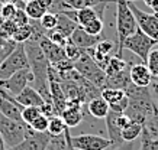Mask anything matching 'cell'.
Here are the masks:
<instances>
[{
  "label": "cell",
  "mask_w": 158,
  "mask_h": 150,
  "mask_svg": "<svg viewBox=\"0 0 158 150\" xmlns=\"http://www.w3.org/2000/svg\"><path fill=\"white\" fill-rule=\"evenodd\" d=\"M45 36L51 40V42H54V44H57V45H60V46H65V45L68 44V40L70 39L65 36L64 33H61L60 30H57V29H52V30H48V32H45Z\"/></svg>",
  "instance_id": "35"
},
{
  "label": "cell",
  "mask_w": 158,
  "mask_h": 150,
  "mask_svg": "<svg viewBox=\"0 0 158 150\" xmlns=\"http://www.w3.org/2000/svg\"><path fill=\"white\" fill-rule=\"evenodd\" d=\"M60 84H61V88L64 94H65V98L67 101H78V102H86V97H84V92L80 88V85L74 81V79H70V78H60Z\"/></svg>",
  "instance_id": "18"
},
{
  "label": "cell",
  "mask_w": 158,
  "mask_h": 150,
  "mask_svg": "<svg viewBox=\"0 0 158 150\" xmlns=\"http://www.w3.org/2000/svg\"><path fill=\"white\" fill-rule=\"evenodd\" d=\"M93 48L96 49L97 52L103 53V55H109V53L113 51V48H115V44H113L112 40H109V39H102Z\"/></svg>",
  "instance_id": "38"
},
{
  "label": "cell",
  "mask_w": 158,
  "mask_h": 150,
  "mask_svg": "<svg viewBox=\"0 0 158 150\" xmlns=\"http://www.w3.org/2000/svg\"><path fill=\"white\" fill-rule=\"evenodd\" d=\"M49 139H51V136L47 131L39 133V131H35L29 127L23 140L16 146L9 147L7 150H47Z\"/></svg>",
  "instance_id": "11"
},
{
  "label": "cell",
  "mask_w": 158,
  "mask_h": 150,
  "mask_svg": "<svg viewBox=\"0 0 158 150\" xmlns=\"http://www.w3.org/2000/svg\"><path fill=\"white\" fill-rule=\"evenodd\" d=\"M81 28L86 30L89 35L100 36L102 32H103V28H105V23H103V19H102V17H96L94 20H91L90 23H87L86 26H81Z\"/></svg>",
  "instance_id": "33"
},
{
  "label": "cell",
  "mask_w": 158,
  "mask_h": 150,
  "mask_svg": "<svg viewBox=\"0 0 158 150\" xmlns=\"http://www.w3.org/2000/svg\"><path fill=\"white\" fill-rule=\"evenodd\" d=\"M32 81H34V75L31 72V69L25 68V69H20L18 72H15L13 75H10L9 78L0 81V87L5 91H7L9 95H12L15 98L23 88L31 85Z\"/></svg>",
  "instance_id": "9"
},
{
  "label": "cell",
  "mask_w": 158,
  "mask_h": 150,
  "mask_svg": "<svg viewBox=\"0 0 158 150\" xmlns=\"http://www.w3.org/2000/svg\"><path fill=\"white\" fill-rule=\"evenodd\" d=\"M123 91L129 100L125 114L129 117V120L138 121L145 126V123L157 108V104L154 102V98L151 95V90L148 87H136L135 84L131 83Z\"/></svg>",
  "instance_id": "1"
},
{
  "label": "cell",
  "mask_w": 158,
  "mask_h": 150,
  "mask_svg": "<svg viewBox=\"0 0 158 150\" xmlns=\"http://www.w3.org/2000/svg\"><path fill=\"white\" fill-rule=\"evenodd\" d=\"M71 144L76 150H107L112 141L97 134H80L71 137Z\"/></svg>",
  "instance_id": "12"
},
{
  "label": "cell",
  "mask_w": 158,
  "mask_h": 150,
  "mask_svg": "<svg viewBox=\"0 0 158 150\" xmlns=\"http://www.w3.org/2000/svg\"><path fill=\"white\" fill-rule=\"evenodd\" d=\"M23 2H26V3H28V2H31V0H23Z\"/></svg>",
  "instance_id": "50"
},
{
  "label": "cell",
  "mask_w": 158,
  "mask_h": 150,
  "mask_svg": "<svg viewBox=\"0 0 158 150\" xmlns=\"http://www.w3.org/2000/svg\"><path fill=\"white\" fill-rule=\"evenodd\" d=\"M61 118L68 129L78 127L83 121V102L67 101V107L61 113Z\"/></svg>",
  "instance_id": "14"
},
{
  "label": "cell",
  "mask_w": 158,
  "mask_h": 150,
  "mask_svg": "<svg viewBox=\"0 0 158 150\" xmlns=\"http://www.w3.org/2000/svg\"><path fill=\"white\" fill-rule=\"evenodd\" d=\"M16 10H18V7H16V5L15 3H7L6 2L5 5L0 7V15H2V17L3 19H12L13 17V15L16 13Z\"/></svg>",
  "instance_id": "39"
},
{
  "label": "cell",
  "mask_w": 158,
  "mask_h": 150,
  "mask_svg": "<svg viewBox=\"0 0 158 150\" xmlns=\"http://www.w3.org/2000/svg\"><path fill=\"white\" fill-rule=\"evenodd\" d=\"M68 39H70V42H73L76 46H78V48L83 49V51H86V49H89V48H93V46H94L99 40H102L103 38H102V36L89 35L81 26H77Z\"/></svg>",
  "instance_id": "17"
},
{
  "label": "cell",
  "mask_w": 158,
  "mask_h": 150,
  "mask_svg": "<svg viewBox=\"0 0 158 150\" xmlns=\"http://www.w3.org/2000/svg\"><path fill=\"white\" fill-rule=\"evenodd\" d=\"M38 2L41 3V6H42L45 10H49L54 5V0H38Z\"/></svg>",
  "instance_id": "44"
},
{
  "label": "cell",
  "mask_w": 158,
  "mask_h": 150,
  "mask_svg": "<svg viewBox=\"0 0 158 150\" xmlns=\"http://www.w3.org/2000/svg\"><path fill=\"white\" fill-rule=\"evenodd\" d=\"M28 129L29 126L25 124L23 121L9 118L0 113V136H2L7 149L12 146H16L23 140L26 133H28Z\"/></svg>",
  "instance_id": "4"
},
{
  "label": "cell",
  "mask_w": 158,
  "mask_h": 150,
  "mask_svg": "<svg viewBox=\"0 0 158 150\" xmlns=\"http://www.w3.org/2000/svg\"><path fill=\"white\" fill-rule=\"evenodd\" d=\"M128 102H129V100H128L126 94H125V97H122L120 100H118V101L109 104V108L112 111H116V113H125L126 107H128Z\"/></svg>",
  "instance_id": "40"
},
{
  "label": "cell",
  "mask_w": 158,
  "mask_h": 150,
  "mask_svg": "<svg viewBox=\"0 0 158 150\" xmlns=\"http://www.w3.org/2000/svg\"><path fill=\"white\" fill-rule=\"evenodd\" d=\"M134 149V141H123L119 146H113L112 150H132Z\"/></svg>",
  "instance_id": "42"
},
{
  "label": "cell",
  "mask_w": 158,
  "mask_h": 150,
  "mask_svg": "<svg viewBox=\"0 0 158 150\" xmlns=\"http://www.w3.org/2000/svg\"><path fill=\"white\" fill-rule=\"evenodd\" d=\"M39 114H42V110L39 107H23L22 113H20V117H22V121H23L25 124L29 126Z\"/></svg>",
  "instance_id": "32"
},
{
  "label": "cell",
  "mask_w": 158,
  "mask_h": 150,
  "mask_svg": "<svg viewBox=\"0 0 158 150\" xmlns=\"http://www.w3.org/2000/svg\"><path fill=\"white\" fill-rule=\"evenodd\" d=\"M32 35H34V28L28 23L23 26H18V29L15 30V33L12 36H13V40L16 44H23L28 39H31Z\"/></svg>",
  "instance_id": "27"
},
{
  "label": "cell",
  "mask_w": 158,
  "mask_h": 150,
  "mask_svg": "<svg viewBox=\"0 0 158 150\" xmlns=\"http://www.w3.org/2000/svg\"><path fill=\"white\" fill-rule=\"evenodd\" d=\"M67 126L64 120L61 118V116H52L49 117V121H48V129H47V133L49 136H60L65 131Z\"/></svg>",
  "instance_id": "26"
},
{
  "label": "cell",
  "mask_w": 158,
  "mask_h": 150,
  "mask_svg": "<svg viewBox=\"0 0 158 150\" xmlns=\"http://www.w3.org/2000/svg\"><path fill=\"white\" fill-rule=\"evenodd\" d=\"M0 150H7V147H6L5 141H3V139H2V136H0Z\"/></svg>",
  "instance_id": "46"
},
{
  "label": "cell",
  "mask_w": 158,
  "mask_h": 150,
  "mask_svg": "<svg viewBox=\"0 0 158 150\" xmlns=\"http://www.w3.org/2000/svg\"><path fill=\"white\" fill-rule=\"evenodd\" d=\"M109 2H116V0H64V3L68 9L80 10L84 7H93L100 3H109Z\"/></svg>",
  "instance_id": "24"
},
{
  "label": "cell",
  "mask_w": 158,
  "mask_h": 150,
  "mask_svg": "<svg viewBox=\"0 0 158 150\" xmlns=\"http://www.w3.org/2000/svg\"><path fill=\"white\" fill-rule=\"evenodd\" d=\"M131 84V78H129V69L126 68L123 71L115 74V75H110L106 78V87L105 88H118V90H125Z\"/></svg>",
  "instance_id": "20"
},
{
  "label": "cell",
  "mask_w": 158,
  "mask_h": 150,
  "mask_svg": "<svg viewBox=\"0 0 158 150\" xmlns=\"http://www.w3.org/2000/svg\"><path fill=\"white\" fill-rule=\"evenodd\" d=\"M45 12H48V10L44 9L38 0H31V2H28L25 5V13L28 15L29 19H32V20H39L44 16Z\"/></svg>",
  "instance_id": "25"
},
{
  "label": "cell",
  "mask_w": 158,
  "mask_h": 150,
  "mask_svg": "<svg viewBox=\"0 0 158 150\" xmlns=\"http://www.w3.org/2000/svg\"><path fill=\"white\" fill-rule=\"evenodd\" d=\"M48 121H49V117L45 116V114H39L36 118H35L31 124H29V127L32 129V130L35 131H39V133H45L47 131V129H48Z\"/></svg>",
  "instance_id": "34"
},
{
  "label": "cell",
  "mask_w": 158,
  "mask_h": 150,
  "mask_svg": "<svg viewBox=\"0 0 158 150\" xmlns=\"http://www.w3.org/2000/svg\"><path fill=\"white\" fill-rule=\"evenodd\" d=\"M142 2H144V3H145L147 6H148V7H151V5H152L155 0H142Z\"/></svg>",
  "instance_id": "47"
},
{
  "label": "cell",
  "mask_w": 158,
  "mask_h": 150,
  "mask_svg": "<svg viewBox=\"0 0 158 150\" xmlns=\"http://www.w3.org/2000/svg\"><path fill=\"white\" fill-rule=\"evenodd\" d=\"M151 10H152V13L158 17V0H155L152 5H151Z\"/></svg>",
  "instance_id": "45"
},
{
  "label": "cell",
  "mask_w": 158,
  "mask_h": 150,
  "mask_svg": "<svg viewBox=\"0 0 158 150\" xmlns=\"http://www.w3.org/2000/svg\"><path fill=\"white\" fill-rule=\"evenodd\" d=\"M48 83H49V95H51V106H52L54 114L61 116L64 108L67 107V98L62 91L61 84H60V77L57 71L51 65L48 68Z\"/></svg>",
  "instance_id": "7"
},
{
  "label": "cell",
  "mask_w": 158,
  "mask_h": 150,
  "mask_svg": "<svg viewBox=\"0 0 158 150\" xmlns=\"http://www.w3.org/2000/svg\"><path fill=\"white\" fill-rule=\"evenodd\" d=\"M39 45H41V48H42V51H44L45 58L48 59L49 65L54 67V65H57L58 62L67 59L64 48L60 46V45H57V44H54V42H51L45 35H42V36L39 38Z\"/></svg>",
  "instance_id": "13"
},
{
  "label": "cell",
  "mask_w": 158,
  "mask_h": 150,
  "mask_svg": "<svg viewBox=\"0 0 158 150\" xmlns=\"http://www.w3.org/2000/svg\"><path fill=\"white\" fill-rule=\"evenodd\" d=\"M129 78H131V83L135 84L136 87H149L151 81H152V75H151L148 67L144 62L132 63L131 65Z\"/></svg>",
  "instance_id": "16"
},
{
  "label": "cell",
  "mask_w": 158,
  "mask_h": 150,
  "mask_svg": "<svg viewBox=\"0 0 158 150\" xmlns=\"http://www.w3.org/2000/svg\"><path fill=\"white\" fill-rule=\"evenodd\" d=\"M155 45H158V40L149 38L148 35H145L144 32L138 28V29L135 30L131 36H128V38L125 39L123 51L125 49H128V51H131V52H134L135 55L145 63L149 51H151Z\"/></svg>",
  "instance_id": "5"
},
{
  "label": "cell",
  "mask_w": 158,
  "mask_h": 150,
  "mask_svg": "<svg viewBox=\"0 0 158 150\" xmlns=\"http://www.w3.org/2000/svg\"><path fill=\"white\" fill-rule=\"evenodd\" d=\"M139 150H158V139L149 134L145 130V127L141 133V149Z\"/></svg>",
  "instance_id": "30"
},
{
  "label": "cell",
  "mask_w": 158,
  "mask_h": 150,
  "mask_svg": "<svg viewBox=\"0 0 158 150\" xmlns=\"http://www.w3.org/2000/svg\"><path fill=\"white\" fill-rule=\"evenodd\" d=\"M142 130H144V124H141L138 121L131 120L129 123L122 129V131H120L122 140L123 141H135L138 137H141Z\"/></svg>",
  "instance_id": "21"
},
{
  "label": "cell",
  "mask_w": 158,
  "mask_h": 150,
  "mask_svg": "<svg viewBox=\"0 0 158 150\" xmlns=\"http://www.w3.org/2000/svg\"><path fill=\"white\" fill-rule=\"evenodd\" d=\"M57 19H58V23H57V28L55 29L60 30L61 33H64L67 38L71 36V33L74 32L77 26V22L76 20H73L71 17H68V16L62 15V13H57Z\"/></svg>",
  "instance_id": "23"
},
{
  "label": "cell",
  "mask_w": 158,
  "mask_h": 150,
  "mask_svg": "<svg viewBox=\"0 0 158 150\" xmlns=\"http://www.w3.org/2000/svg\"><path fill=\"white\" fill-rule=\"evenodd\" d=\"M73 65H74V69L77 72L86 79H89L90 83H93L96 87H99L100 90L106 87V78L107 77H106L105 71L93 61V58L86 51H83L81 56L76 62H73Z\"/></svg>",
  "instance_id": "3"
},
{
  "label": "cell",
  "mask_w": 158,
  "mask_h": 150,
  "mask_svg": "<svg viewBox=\"0 0 158 150\" xmlns=\"http://www.w3.org/2000/svg\"><path fill=\"white\" fill-rule=\"evenodd\" d=\"M15 100L22 107H39V108H41L44 104H47L45 100L42 98V95H41L32 85H28L26 88H23V90L15 97Z\"/></svg>",
  "instance_id": "15"
},
{
  "label": "cell",
  "mask_w": 158,
  "mask_h": 150,
  "mask_svg": "<svg viewBox=\"0 0 158 150\" xmlns=\"http://www.w3.org/2000/svg\"><path fill=\"white\" fill-rule=\"evenodd\" d=\"M106 121V129H107V134H109V140L112 141V147L113 146H119L123 143L120 131L128 123H129V117L125 113H116L109 110L107 116L105 117Z\"/></svg>",
  "instance_id": "8"
},
{
  "label": "cell",
  "mask_w": 158,
  "mask_h": 150,
  "mask_svg": "<svg viewBox=\"0 0 158 150\" xmlns=\"http://www.w3.org/2000/svg\"><path fill=\"white\" fill-rule=\"evenodd\" d=\"M6 2H7V3H15V5H16L19 0H6Z\"/></svg>",
  "instance_id": "48"
},
{
  "label": "cell",
  "mask_w": 158,
  "mask_h": 150,
  "mask_svg": "<svg viewBox=\"0 0 158 150\" xmlns=\"http://www.w3.org/2000/svg\"><path fill=\"white\" fill-rule=\"evenodd\" d=\"M126 2H136V0H126Z\"/></svg>",
  "instance_id": "49"
},
{
  "label": "cell",
  "mask_w": 158,
  "mask_h": 150,
  "mask_svg": "<svg viewBox=\"0 0 158 150\" xmlns=\"http://www.w3.org/2000/svg\"><path fill=\"white\" fill-rule=\"evenodd\" d=\"M145 65L148 67L149 72L154 78L158 77V48L151 49L147 56V61H145Z\"/></svg>",
  "instance_id": "31"
},
{
  "label": "cell",
  "mask_w": 158,
  "mask_h": 150,
  "mask_svg": "<svg viewBox=\"0 0 158 150\" xmlns=\"http://www.w3.org/2000/svg\"><path fill=\"white\" fill-rule=\"evenodd\" d=\"M100 97L107 104H112V102H115L118 100H120L122 97H125V91L123 90H118V88H103Z\"/></svg>",
  "instance_id": "28"
},
{
  "label": "cell",
  "mask_w": 158,
  "mask_h": 150,
  "mask_svg": "<svg viewBox=\"0 0 158 150\" xmlns=\"http://www.w3.org/2000/svg\"><path fill=\"white\" fill-rule=\"evenodd\" d=\"M138 29L132 10L126 0H116V33H118V56L123 55V42Z\"/></svg>",
  "instance_id": "2"
},
{
  "label": "cell",
  "mask_w": 158,
  "mask_h": 150,
  "mask_svg": "<svg viewBox=\"0 0 158 150\" xmlns=\"http://www.w3.org/2000/svg\"><path fill=\"white\" fill-rule=\"evenodd\" d=\"M29 68L28 56L25 52L23 44H18V46L6 56L0 63V81H3L20 69Z\"/></svg>",
  "instance_id": "6"
},
{
  "label": "cell",
  "mask_w": 158,
  "mask_h": 150,
  "mask_svg": "<svg viewBox=\"0 0 158 150\" xmlns=\"http://www.w3.org/2000/svg\"><path fill=\"white\" fill-rule=\"evenodd\" d=\"M151 88H152L154 97H155V101H157V106H158V77H155V78L152 77V81H151Z\"/></svg>",
  "instance_id": "43"
},
{
  "label": "cell",
  "mask_w": 158,
  "mask_h": 150,
  "mask_svg": "<svg viewBox=\"0 0 158 150\" xmlns=\"http://www.w3.org/2000/svg\"><path fill=\"white\" fill-rule=\"evenodd\" d=\"M64 51H65V56H67V59L68 61H71V62H76L83 53V49H80L78 46H76V45L73 44V42H70V40H68V44L64 46Z\"/></svg>",
  "instance_id": "37"
},
{
  "label": "cell",
  "mask_w": 158,
  "mask_h": 150,
  "mask_svg": "<svg viewBox=\"0 0 158 150\" xmlns=\"http://www.w3.org/2000/svg\"><path fill=\"white\" fill-rule=\"evenodd\" d=\"M57 23H58L57 15L52 13V12H45L44 16L39 19V26H41L45 32L55 29V28H57Z\"/></svg>",
  "instance_id": "29"
},
{
  "label": "cell",
  "mask_w": 158,
  "mask_h": 150,
  "mask_svg": "<svg viewBox=\"0 0 158 150\" xmlns=\"http://www.w3.org/2000/svg\"><path fill=\"white\" fill-rule=\"evenodd\" d=\"M87 110L90 113V116H93L94 118H103L105 120V117L107 116L110 108H109V104L103 98L96 97L87 102Z\"/></svg>",
  "instance_id": "19"
},
{
  "label": "cell",
  "mask_w": 158,
  "mask_h": 150,
  "mask_svg": "<svg viewBox=\"0 0 158 150\" xmlns=\"http://www.w3.org/2000/svg\"><path fill=\"white\" fill-rule=\"evenodd\" d=\"M144 127H145V130L148 131V133L152 136V137L158 139V106H157V108H155L154 114L149 117L148 121L145 123Z\"/></svg>",
  "instance_id": "36"
},
{
  "label": "cell",
  "mask_w": 158,
  "mask_h": 150,
  "mask_svg": "<svg viewBox=\"0 0 158 150\" xmlns=\"http://www.w3.org/2000/svg\"><path fill=\"white\" fill-rule=\"evenodd\" d=\"M126 68H128V62H126L122 56L115 55V56H110L109 58V61H107V63H106V67L103 71H105L106 77H110V75H115V74L123 71Z\"/></svg>",
  "instance_id": "22"
},
{
  "label": "cell",
  "mask_w": 158,
  "mask_h": 150,
  "mask_svg": "<svg viewBox=\"0 0 158 150\" xmlns=\"http://www.w3.org/2000/svg\"><path fill=\"white\" fill-rule=\"evenodd\" d=\"M129 9L132 10V13L135 16L136 25L138 28L145 35H148L149 38L158 40V17L154 13H147L144 10H141L139 7L134 5V2H128Z\"/></svg>",
  "instance_id": "10"
},
{
  "label": "cell",
  "mask_w": 158,
  "mask_h": 150,
  "mask_svg": "<svg viewBox=\"0 0 158 150\" xmlns=\"http://www.w3.org/2000/svg\"><path fill=\"white\" fill-rule=\"evenodd\" d=\"M12 20H13V22H15L16 25H18V26H23V25H28V23H29V17H28V15L25 13L23 10H20V9L16 10V13L13 15Z\"/></svg>",
  "instance_id": "41"
}]
</instances>
